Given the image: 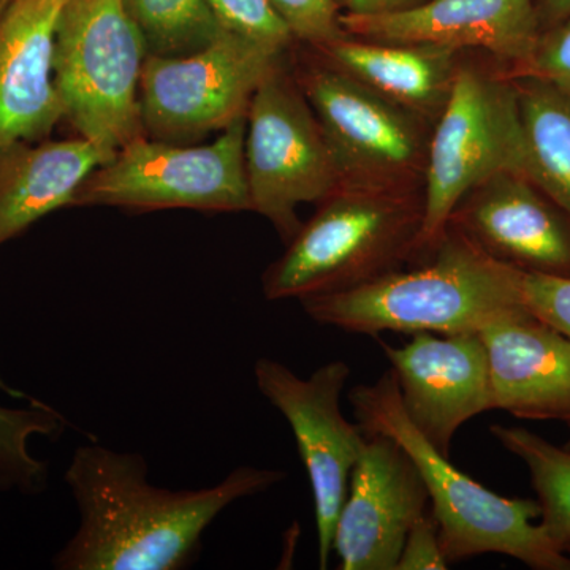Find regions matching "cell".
Wrapping results in <instances>:
<instances>
[{
    "label": "cell",
    "mask_w": 570,
    "mask_h": 570,
    "mask_svg": "<svg viewBox=\"0 0 570 570\" xmlns=\"http://www.w3.org/2000/svg\"><path fill=\"white\" fill-rule=\"evenodd\" d=\"M284 479L276 469L242 466L208 489L168 490L148 482L138 453L81 445L66 471L80 527L52 564L61 570L187 568L220 512Z\"/></svg>",
    "instance_id": "cell-1"
},
{
    "label": "cell",
    "mask_w": 570,
    "mask_h": 570,
    "mask_svg": "<svg viewBox=\"0 0 570 570\" xmlns=\"http://www.w3.org/2000/svg\"><path fill=\"white\" fill-rule=\"evenodd\" d=\"M431 255L411 272L393 269L346 291L307 296L303 309L317 324L370 336L482 333L527 309L523 269L493 257L452 224Z\"/></svg>",
    "instance_id": "cell-2"
},
{
    "label": "cell",
    "mask_w": 570,
    "mask_h": 570,
    "mask_svg": "<svg viewBox=\"0 0 570 570\" xmlns=\"http://www.w3.org/2000/svg\"><path fill=\"white\" fill-rule=\"evenodd\" d=\"M366 436L393 439L411 456L433 502L442 549L450 564L498 553L538 570H570V558L553 546L540 519L539 502L504 498L453 466L409 420L390 370L374 384L348 393Z\"/></svg>",
    "instance_id": "cell-3"
},
{
    "label": "cell",
    "mask_w": 570,
    "mask_h": 570,
    "mask_svg": "<svg viewBox=\"0 0 570 570\" xmlns=\"http://www.w3.org/2000/svg\"><path fill=\"white\" fill-rule=\"evenodd\" d=\"M422 220L417 190L340 187L265 273L264 294L303 299L393 272L415 253Z\"/></svg>",
    "instance_id": "cell-4"
},
{
    "label": "cell",
    "mask_w": 570,
    "mask_h": 570,
    "mask_svg": "<svg viewBox=\"0 0 570 570\" xmlns=\"http://www.w3.org/2000/svg\"><path fill=\"white\" fill-rule=\"evenodd\" d=\"M428 141L423 220L415 253H431L453 213L480 184L524 176L519 91L505 71L461 63Z\"/></svg>",
    "instance_id": "cell-5"
},
{
    "label": "cell",
    "mask_w": 570,
    "mask_h": 570,
    "mask_svg": "<svg viewBox=\"0 0 570 570\" xmlns=\"http://www.w3.org/2000/svg\"><path fill=\"white\" fill-rule=\"evenodd\" d=\"M146 39L127 0H67L56 32V88L78 137L112 157L141 138Z\"/></svg>",
    "instance_id": "cell-6"
},
{
    "label": "cell",
    "mask_w": 570,
    "mask_h": 570,
    "mask_svg": "<svg viewBox=\"0 0 570 570\" xmlns=\"http://www.w3.org/2000/svg\"><path fill=\"white\" fill-rule=\"evenodd\" d=\"M246 132L245 115L208 146L181 148L137 138L86 179L75 205L250 209Z\"/></svg>",
    "instance_id": "cell-7"
},
{
    "label": "cell",
    "mask_w": 570,
    "mask_h": 570,
    "mask_svg": "<svg viewBox=\"0 0 570 570\" xmlns=\"http://www.w3.org/2000/svg\"><path fill=\"white\" fill-rule=\"evenodd\" d=\"M247 121L250 209L294 238L302 227L296 208L324 202L343 186L335 154L305 94L277 67L255 91Z\"/></svg>",
    "instance_id": "cell-8"
},
{
    "label": "cell",
    "mask_w": 570,
    "mask_h": 570,
    "mask_svg": "<svg viewBox=\"0 0 570 570\" xmlns=\"http://www.w3.org/2000/svg\"><path fill=\"white\" fill-rule=\"evenodd\" d=\"M337 167L341 187L417 190L425 178V119L335 69L316 67L302 81Z\"/></svg>",
    "instance_id": "cell-9"
},
{
    "label": "cell",
    "mask_w": 570,
    "mask_h": 570,
    "mask_svg": "<svg viewBox=\"0 0 570 570\" xmlns=\"http://www.w3.org/2000/svg\"><path fill=\"white\" fill-rule=\"evenodd\" d=\"M281 48L220 28L189 58L149 56L140 80L141 121L154 134L186 137L225 129L246 115Z\"/></svg>",
    "instance_id": "cell-10"
},
{
    "label": "cell",
    "mask_w": 570,
    "mask_h": 570,
    "mask_svg": "<svg viewBox=\"0 0 570 570\" xmlns=\"http://www.w3.org/2000/svg\"><path fill=\"white\" fill-rule=\"evenodd\" d=\"M351 376L343 360L325 363L307 379L272 358L257 360L254 377L262 395L294 431L316 510L318 568H328L336 521L348 482L366 442L362 428L344 417L341 395Z\"/></svg>",
    "instance_id": "cell-11"
},
{
    "label": "cell",
    "mask_w": 570,
    "mask_h": 570,
    "mask_svg": "<svg viewBox=\"0 0 570 570\" xmlns=\"http://www.w3.org/2000/svg\"><path fill=\"white\" fill-rule=\"evenodd\" d=\"M382 348L409 420L445 456L464 423L494 409L489 354L480 333H414L403 346L382 343Z\"/></svg>",
    "instance_id": "cell-12"
},
{
    "label": "cell",
    "mask_w": 570,
    "mask_h": 570,
    "mask_svg": "<svg viewBox=\"0 0 570 570\" xmlns=\"http://www.w3.org/2000/svg\"><path fill=\"white\" fill-rule=\"evenodd\" d=\"M430 501L411 456L393 439L366 436L336 521L343 570H395L409 531Z\"/></svg>",
    "instance_id": "cell-13"
},
{
    "label": "cell",
    "mask_w": 570,
    "mask_h": 570,
    "mask_svg": "<svg viewBox=\"0 0 570 570\" xmlns=\"http://www.w3.org/2000/svg\"><path fill=\"white\" fill-rule=\"evenodd\" d=\"M354 39L384 43H430L489 51L510 71L530 59L542 32L535 0H430L374 14H341Z\"/></svg>",
    "instance_id": "cell-14"
},
{
    "label": "cell",
    "mask_w": 570,
    "mask_h": 570,
    "mask_svg": "<svg viewBox=\"0 0 570 570\" xmlns=\"http://www.w3.org/2000/svg\"><path fill=\"white\" fill-rule=\"evenodd\" d=\"M450 224L523 272L570 276V217L527 176L501 174L480 184Z\"/></svg>",
    "instance_id": "cell-15"
},
{
    "label": "cell",
    "mask_w": 570,
    "mask_h": 570,
    "mask_svg": "<svg viewBox=\"0 0 570 570\" xmlns=\"http://www.w3.org/2000/svg\"><path fill=\"white\" fill-rule=\"evenodd\" d=\"M67 0H13L0 17V154L43 141L66 118L55 82L56 32Z\"/></svg>",
    "instance_id": "cell-16"
},
{
    "label": "cell",
    "mask_w": 570,
    "mask_h": 570,
    "mask_svg": "<svg viewBox=\"0 0 570 570\" xmlns=\"http://www.w3.org/2000/svg\"><path fill=\"white\" fill-rule=\"evenodd\" d=\"M494 409L520 419L570 423V340L527 309L482 333Z\"/></svg>",
    "instance_id": "cell-17"
},
{
    "label": "cell",
    "mask_w": 570,
    "mask_h": 570,
    "mask_svg": "<svg viewBox=\"0 0 570 570\" xmlns=\"http://www.w3.org/2000/svg\"><path fill=\"white\" fill-rule=\"evenodd\" d=\"M111 159L82 137L17 142L0 154V246L41 217L75 205L86 179Z\"/></svg>",
    "instance_id": "cell-18"
},
{
    "label": "cell",
    "mask_w": 570,
    "mask_h": 570,
    "mask_svg": "<svg viewBox=\"0 0 570 570\" xmlns=\"http://www.w3.org/2000/svg\"><path fill=\"white\" fill-rule=\"evenodd\" d=\"M321 51L330 66L426 122H436L444 110L460 66V51L430 43H384L346 36Z\"/></svg>",
    "instance_id": "cell-19"
},
{
    "label": "cell",
    "mask_w": 570,
    "mask_h": 570,
    "mask_svg": "<svg viewBox=\"0 0 570 570\" xmlns=\"http://www.w3.org/2000/svg\"><path fill=\"white\" fill-rule=\"evenodd\" d=\"M519 91L524 176L570 217V92L531 77Z\"/></svg>",
    "instance_id": "cell-20"
},
{
    "label": "cell",
    "mask_w": 570,
    "mask_h": 570,
    "mask_svg": "<svg viewBox=\"0 0 570 570\" xmlns=\"http://www.w3.org/2000/svg\"><path fill=\"white\" fill-rule=\"evenodd\" d=\"M491 434L530 469L539 497L540 524L553 546L570 558V450L524 428L491 426Z\"/></svg>",
    "instance_id": "cell-21"
},
{
    "label": "cell",
    "mask_w": 570,
    "mask_h": 570,
    "mask_svg": "<svg viewBox=\"0 0 570 570\" xmlns=\"http://www.w3.org/2000/svg\"><path fill=\"white\" fill-rule=\"evenodd\" d=\"M62 415L41 401L31 406H0V489L36 493L47 479V466L31 453L33 436H51L62 428Z\"/></svg>",
    "instance_id": "cell-22"
},
{
    "label": "cell",
    "mask_w": 570,
    "mask_h": 570,
    "mask_svg": "<svg viewBox=\"0 0 570 570\" xmlns=\"http://www.w3.org/2000/svg\"><path fill=\"white\" fill-rule=\"evenodd\" d=\"M127 7L159 52L200 50L220 29L206 0H127Z\"/></svg>",
    "instance_id": "cell-23"
},
{
    "label": "cell",
    "mask_w": 570,
    "mask_h": 570,
    "mask_svg": "<svg viewBox=\"0 0 570 570\" xmlns=\"http://www.w3.org/2000/svg\"><path fill=\"white\" fill-rule=\"evenodd\" d=\"M220 28L283 48L292 39L269 0H206Z\"/></svg>",
    "instance_id": "cell-24"
},
{
    "label": "cell",
    "mask_w": 570,
    "mask_h": 570,
    "mask_svg": "<svg viewBox=\"0 0 570 570\" xmlns=\"http://www.w3.org/2000/svg\"><path fill=\"white\" fill-rule=\"evenodd\" d=\"M269 3L292 36L318 50L346 37L341 28L337 0H269Z\"/></svg>",
    "instance_id": "cell-25"
},
{
    "label": "cell",
    "mask_w": 570,
    "mask_h": 570,
    "mask_svg": "<svg viewBox=\"0 0 570 570\" xmlns=\"http://www.w3.org/2000/svg\"><path fill=\"white\" fill-rule=\"evenodd\" d=\"M509 75L538 78L570 92V14L542 29L530 59Z\"/></svg>",
    "instance_id": "cell-26"
},
{
    "label": "cell",
    "mask_w": 570,
    "mask_h": 570,
    "mask_svg": "<svg viewBox=\"0 0 570 570\" xmlns=\"http://www.w3.org/2000/svg\"><path fill=\"white\" fill-rule=\"evenodd\" d=\"M521 298L528 313L570 340V276L523 272Z\"/></svg>",
    "instance_id": "cell-27"
},
{
    "label": "cell",
    "mask_w": 570,
    "mask_h": 570,
    "mask_svg": "<svg viewBox=\"0 0 570 570\" xmlns=\"http://www.w3.org/2000/svg\"><path fill=\"white\" fill-rule=\"evenodd\" d=\"M449 564L436 517L425 512L409 531L395 570H442L449 569Z\"/></svg>",
    "instance_id": "cell-28"
},
{
    "label": "cell",
    "mask_w": 570,
    "mask_h": 570,
    "mask_svg": "<svg viewBox=\"0 0 570 570\" xmlns=\"http://www.w3.org/2000/svg\"><path fill=\"white\" fill-rule=\"evenodd\" d=\"M423 0H337L340 7L347 9V13L374 14L407 9L417 6Z\"/></svg>",
    "instance_id": "cell-29"
},
{
    "label": "cell",
    "mask_w": 570,
    "mask_h": 570,
    "mask_svg": "<svg viewBox=\"0 0 570 570\" xmlns=\"http://www.w3.org/2000/svg\"><path fill=\"white\" fill-rule=\"evenodd\" d=\"M538 3L540 21L543 26L554 24V22L564 20L570 14V0H535Z\"/></svg>",
    "instance_id": "cell-30"
},
{
    "label": "cell",
    "mask_w": 570,
    "mask_h": 570,
    "mask_svg": "<svg viewBox=\"0 0 570 570\" xmlns=\"http://www.w3.org/2000/svg\"><path fill=\"white\" fill-rule=\"evenodd\" d=\"M0 390H3V392L9 393V395L14 397L24 396V393L20 392V390L9 387V385H7L6 382L2 381V377H0Z\"/></svg>",
    "instance_id": "cell-31"
},
{
    "label": "cell",
    "mask_w": 570,
    "mask_h": 570,
    "mask_svg": "<svg viewBox=\"0 0 570 570\" xmlns=\"http://www.w3.org/2000/svg\"><path fill=\"white\" fill-rule=\"evenodd\" d=\"M11 2H13V0H0V17H2L3 11L9 9Z\"/></svg>",
    "instance_id": "cell-32"
},
{
    "label": "cell",
    "mask_w": 570,
    "mask_h": 570,
    "mask_svg": "<svg viewBox=\"0 0 570 570\" xmlns=\"http://www.w3.org/2000/svg\"><path fill=\"white\" fill-rule=\"evenodd\" d=\"M566 449H569V450H570V441H569V444H568V445H566Z\"/></svg>",
    "instance_id": "cell-33"
}]
</instances>
